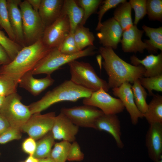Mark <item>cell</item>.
Segmentation results:
<instances>
[{
	"mask_svg": "<svg viewBox=\"0 0 162 162\" xmlns=\"http://www.w3.org/2000/svg\"><path fill=\"white\" fill-rule=\"evenodd\" d=\"M99 52L103 58V67L108 76V85L110 88L120 86L125 82L133 83L143 76L144 67L130 64L120 58L109 47H100Z\"/></svg>",
	"mask_w": 162,
	"mask_h": 162,
	"instance_id": "cell-1",
	"label": "cell"
},
{
	"mask_svg": "<svg viewBox=\"0 0 162 162\" xmlns=\"http://www.w3.org/2000/svg\"><path fill=\"white\" fill-rule=\"evenodd\" d=\"M52 49L46 47L41 39L31 45L23 47L13 61L1 65L0 74L6 75L18 83L22 76L32 70Z\"/></svg>",
	"mask_w": 162,
	"mask_h": 162,
	"instance_id": "cell-2",
	"label": "cell"
},
{
	"mask_svg": "<svg viewBox=\"0 0 162 162\" xmlns=\"http://www.w3.org/2000/svg\"><path fill=\"white\" fill-rule=\"evenodd\" d=\"M93 92L75 84L70 80H66L28 106L32 115L40 113L55 103L64 101L75 102L89 97Z\"/></svg>",
	"mask_w": 162,
	"mask_h": 162,
	"instance_id": "cell-3",
	"label": "cell"
},
{
	"mask_svg": "<svg viewBox=\"0 0 162 162\" xmlns=\"http://www.w3.org/2000/svg\"><path fill=\"white\" fill-rule=\"evenodd\" d=\"M96 49L94 46H89L72 54L61 53L57 48L53 49L39 61L32 70V73L33 75L46 74L50 75L64 64L80 58L94 55L96 53Z\"/></svg>",
	"mask_w": 162,
	"mask_h": 162,
	"instance_id": "cell-4",
	"label": "cell"
},
{
	"mask_svg": "<svg viewBox=\"0 0 162 162\" xmlns=\"http://www.w3.org/2000/svg\"><path fill=\"white\" fill-rule=\"evenodd\" d=\"M71 75L70 80L75 84L94 91L102 88L107 92V82L100 78L88 63L76 60L68 63Z\"/></svg>",
	"mask_w": 162,
	"mask_h": 162,
	"instance_id": "cell-5",
	"label": "cell"
},
{
	"mask_svg": "<svg viewBox=\"0 0 162 162\" xmlns=\"http://www.w3.org/2000/svg\"><path fill=\"white\" fill-rule=\"evenodd\" d=\"M19 7L22 14L25 46L31 45L41 39L45 28L38 12L33 9L27 0L21 1Z\"/></svg>",
	"mask_w": 162,
	"mask_h": 162,
	"instance_id": "cell-6",
	"label": "cell"
},
{
	"mask_svg": "<svg viewBox=\"0 0 162 162\" xmlns=\"http://www.w3.org/2000/svg\"><path fill=\"white\" fill-rule=\"evenodd\" d=\"M21 97L16 92L5 98L0 113L9 123L10 127L20 130L32 114L28 106L21 102Z\"/></svg>",
	"mask_w": 162,
	"mask_h": 162,
	"instance_id": "cell-7",
	"label": "cell"
},
{
	"mask_svg": "<svg viewBox=\"0 0 162 162\" xmlns=\"http://www.w3.org/2000/svg\"><path fill=\"white\" fill-rule=\"evenodd\" d=\"M61 112L79 127L94 129L96 120L104 114L97 108L86 105L70 108L63 107L61 109Z\"/></svg>",
	"mask_w": 162,
	"mask_h": 162,
	"instance_id": "cell-8",
	"label": "cell"
},
{
	"mask_svg": "<svg viewBox=\"0 0 162 162\" xmlns=\"http://www.w3.org/2000/svg\"><path fill=\"white\" fill-rule=\"evenodd\" d=\"M84 105L98 107L105 114H117L122 112L125 107L121 100L110 95L102 88L93 92L90 96L84 98Z\"/></svg>",
	"mask_w": 162,
	"mask_h": 162,
	"instance_id": "cell-9",
	"label": "cell"
},
{
	"mask_svg": "<svg viewBox=\"0 0 162 162\" xmlns=\"http://www.w3.org/2000/svg\"><path fill=\"white\" fill-rule=\"evenodd\" d=\"M70 33V26L67 15L61 13L55 22L45 28L41 40L46 47L57 48Z\"/></svg>",
	"mask_w": 162,
	"mask_h": 162,
	"instance_id": "cell-10",
	"label": "cell"
},
{
	"mask_svg": "<svg viewBox=\"0 0 162 162\" xmlns=\"http://www.w3.org/2000/svg\"><path fill=\"white\" fill-rule=\"evenodd\" d=\"M56 116L55 112L32 114L20 130L27 133L34 140L41 139L51 130Z\"/></svg>",
	"mask_w": 162,
	"mask_h": 162,
	"instance_id": "cell-11",
	"label": "cell"
},
{
	"mask_svg": "<svg viewBox=\"0 0 162 162\" xmlns=\"http://www.w3.org/2000/svg\"><path fill=\"white\" fill-rule=\"evenodd\" d=\"M98 31L97 36L100 43L103 46L115 49L117 48L121 40L123 31L113 17L102 22Z\"/></svg>",
	"mask_w": 162,
	"mask_h": 162,
	"instance_id": "cell-12",
	"label": "cell"
},
{
	"mask_svg": "<svg viewBox=\"0 0 162 162\" xmlns=\"http://www.w3.org/2000/svg\"><path fill=\"white\" fill-rule=\"evenodd\" d=\"M144 32L143 30L139 29L135 25L123 31L120 41L123 51L125 52H139L142 53L146 49L149 52L154 53L151 47L142 40Z\"/></svg>",
	"mask_w": 162,
	"mask_h": 162,
	"instance_id": "cell-13",
	"label": "cell"
},
{
	"mask_svg": "<svg viewBox=\"0 0 162 162\" xmlns=\"http://www.w3.org/2000/svg\"><path fill=\"white\" fill-rule=\"evenodd\" d=\"M79 127L62 112L56 116L51 131L55 140L70 142L75 141Z\"/></svg>",
	"mask_w": 162,
	"mask_h": 162,
	"instance_id": "cell-14",
	"label": "cell"
},
{
	"mask_svg": "<svg viewBox=\"0 0 162 162\" xmlns=\"http://www.w3.org/2000/svg\"><path fill=\"white\" fill-rule=\"evenodd\" d=\"M132 85L128 82H125L120 86L112 89V93L119 98L129 113L132 124L136 125L140 118L144 115L139 110L135 104L131 89Z\"/></svg>",
	"mask_w": 162,
	"mask_h": 162,
	"instance_id": "cell-15",
	"label": "cell"
},
{
	"mask_svg": "<svg viewBox=\"0 0 162 162\" xmlns=\"http://www.w3.org/2000/svg\"><path fill=\"white\" fill-rule=\"evenodd\" d=\"M146 145L148 156L154 162L162 158V123L149 124Z\"/></svg>",
	"mask_w": 162,
	"mask_h": 162,
	"instance_id": "cell-16",
	"label": "cell"
},
{
	"mask_svg": "<svg viewBox=\"0 0 162 162\" xmlns=\"http://www.w3.org/2000/svg\"><path fill=\"white\" fill-rule=\"evenodd\" d=\"M94 129L109 133L114 139L117 147L120 148H123L120 122L116 114H104L100 116L95 122Z\"/></svg>",
	"mask_w": 162,
	"mask_h": 162,
	"instance_id": "cell-17",
	"label": "cell"
},
{
	"mask_svg": "<svg viewBox=\"0 0 162 162\" xmlns=\"http://www.w3.org/2000/svg\"><path fill=\"white\" fill-rule=\"evenodd\" d=\"M54 80L50 75L41 79H36L33 76L32 70L24 74L21 78L18 84L20 87L27 90L32 95L37 96L52 85Z\"/></svg>",
	"mask_w": 162,
	"mask_h": 162,
	"instance_id": "cell-18",
	"label": "cell"
},
{
	"mask_svg": "<svg viewBox=\"0 0 162 162\" xmlns=\"http://www.w3.org/2000/svg\"><path fill=\"white\" fill-rule=\"evenodd\" d=\"M64 1L63 0H41L38 13L45 28L60 16Z\"/></svg>",
	"mask_w": 162,
	"mask_h": 162,
	"instance_id": "cell-19",
	"label": "cell"
},
{
	"mask_svg": "<svg viewBox=\"0 0 162 162\" xmlns=\"http://www.w3.org/2000/svg\"><path fill=\"white\" fill-rule=\"evenodd\" d=\"M20 0H7L10 22L14 34L16 42L23 47L24 42L22 14L19 8Z\"/></svg>",
	"mask_w": 162,
	"mask_h": 162,
	"instance_id": "cell-20",
	"label": "cell"
},
{
	"mask_svg": "<svg viewBox=\"0 0 162 162\" xmlns=\"http://www.w3.org/2000/svg\"><path fill=\"white\" fill-rule=\"evenodd\" d=\"M131 63L133 65L143 66L145 71L143 76L148 77L162 74V52L157 55L153 54L146 56L141 60L134 55L130 58Z\"/></svg>",
	"mask_w": 162,
	"mask_h": 162,
	"instance_id": "cell-21",
	"label": "cell"
},
{
	"mask_svg": "<svg viewBox=\"0 0 162 162\" xmlns=\"http://www.w3.org/2000/svg\"><path fill=\"white\" fill-rule=\"evenodd\" d=\"M61 13L68 16L70 22V32L73 34L82 20L83 9L78 6L75 0H64Z\"/></svg>",
	"mask_w": 162,
	"mask_h": 162,
	"instance_id": "cell-22",
	"label": "cell"
},
{
	"mask_svg": "<svg viewBox=\"0 0 162 162\" xmlns=\"http://www.w3.org/2000/svg\"><path fill=\"white\" fill-rule=\"evenodd\" d=\"M146 112L144 114L148 123H162V96L154 94Z\"/></svg>",
	"mask_w": 162,
	"mask_h": 162,
	"instance_id": "cell-23",
	"label": "cell"
},
{
	"mask_svg": "<svg viewBox=\"0 0 162 162\" xmlns=\"http://www.w3.org/2000/svg\"><path fill=\"white\" fill-rule=\"evenodd\" d=\"M114 13V18L118 22L123 31L133 25L131 16L132 8L127 1L119 4Z\"/></svg>",
	"mask_w": 162,
	"mask_h": 162,
	"instance_id": "cell-24",
	"label": "cell"
},
{
	"mask_svg": "<svg viewBox=\"0 0 162 162\" xmlns=\"http://www.w3.org/2000/svg\"><path fill=\"white\" fill-rule=\"evenodd\" d=\"M74 38L76 46L80 51L87 46H94L95 38L89 28L79 24L74 33Z\"/></svg>",
	"mask_w": 162,
	"mask_h": 162,
	"instance_id": "cell-25",
	"label": "cell"
},
{
	"mask_svg": "<svg viewBox=\"0 0 162 162\" xmlns=\"http://www.w3.org/2000/svg\"><path fill=\"white\" fill-rule=\"evenodd\" d=\"M55 140L51 131L37 143L36 150L33 156L38 159L49 157L52 147L55 143Z\"/></svg>",
	"mask_w": 162,
	"mask_h": 162,
	"instance_id": "cell-26",
	"label": "cell"
},
{
	"mask_svg": "<svg viewBox=\"0 0 162 162\" xmlns=\"http://www.w3.org/2000/svg\"><path fill=\"white\" fill-rule=\"evenodd\" d=\"M131 89L136 106L144 115L148 107V104L146 101L148 93L141 85L139 79L134 81Z\"/></svg>",
	"mask_w": 162,
	"mask_h": 162,
	"instance_id": "cell-27",
	"label": "cell"
},
{
	"mask_svg": "<svg viewBox=\"0 0 162 162\" xmlns=\"http://www.w3.org/2000/svg\"><path fill=\"white\" fill-rule=\"evenodd\" d=\"M143 30L149 39L144 40V42L149 45L154 53H157L158 50L162 51V27L154 28L143 25Z\"/></svg>",
	"mask_w": 162,
	"mask_h": 162,
	"instance_id": "cell-28",
	"label": "cell"
},
{
	"mask_svg": "<svg viewBox=\"0 0 162 162\" xmlns=\"http://www.w3.org/2000/svg\"><path fill=\"white\" fill-rule=\"evenodd\" d=\"M71 145V142L64 140L55 143L49 157L55 162H65Z\"/></svg>",
	"mask_w": 162,
	"mask_h": 162,
	"instance_id": "cell-29",
	"label": "cell"
},
{
	"mask_svg": "<svg viewBox=\"0 0 162 162\" xmlns=\"http://www.w3.org/2000/svg\"><path fill=\"white\" fill-rule=\"evenodd\" d=\"M0 27L4 30L11 40L16 42L10 22L6 0H0Z\"/></svg>",
	"mask_w": 162,
	"mask_h": 162,
	"instance_id": "cell-30",
	"label": "cell"
},
{
	"mask_svg": "<svg viewBox=\"0 0 162 162\" xmlns=\"http://www.w3.org/2000/svg\"><path fill=\"white\" fill-rule=\"evenodd\" d=\"M0 44L3 47L11 59L13 61L23 47L16 42L11 40L0 30Z\"/></svg>",
	"mask_w": 162,
	"mask_h": 162,
	"instance_id": "cell-31",
	"label": "cell"
},
{
	"mask_svg": "<svg viewBox=\"0 0 162 162\" xmlns=\"http://www.w3.org/2000/svg\"><path fill=\"white\" fill-rule=\"evenodd\" d=\"M77 4L81 8L83 11V16L80 24L84 26L88 19L92 14L95 13L100 5L101 0H75Z\"/></svg>",
	"mask_w": 162,
	"mask_h": 162,
	"instance_id": "cell-32",
	"label": "cell"
},
{
	"mask_svg": "<svg viewBox=\"0 0 162 162\" xmlns=\"http://www.w3.org/2000/svg\"><path fill=\"white\" fill-rule=\"evenodd\" d=\"M142 86L147 90L149 95L153 96V90L162 91V74L148 77H142L139 79Z\"/></svg>",
	"mask_w": 162,
	"mask_h": 162,
	"instance_id": "cell-33",
	"label": "cell"
},
{
	"mask_svg": "<svg viewBox=\"0 0 162 162\" xmlns=\"http://www.w3.org/2000/svg\"><path fill=\"white\" fill-rule=\"evenodd\" d=\"M18 84L9 76L0 74V96L5 97L16 93Z\"/></svg>",
	"mask_w": 162,
	"mask_h": 162,
	"instance_id": "cell-34",
	"label": "cell"
},
{
	"mask_svg": "<svg viewBox=\"0 0 162 162\" xmlns=\"http://www.w3.org/2000/svg\"><path fill=\"white\" fill-rule=\"evenodd\" d=\"M146 11L149 20L161 22L162 0H146Z\"/></svg>",
	"mask_w": 162,
	"mask_h": 162,
	"instance_id": "cell-35",
	"label": "cell"
},
{
	"mask_svg": "<svg viewBox=\"0 0 162 162\" xmlns=\"http://www.w3.org/2000/svg\"><path fill=\"white\" fill-rule=\"evenodd\" d=\"M57 48L61 53L66 54H72L80 52L76 45L73 34L70 32Z\"/></svg>",
	"mask_w": 162,
	"mask_h": 162,
	"instance_id": "cell-36",
	"label": "cell"
},
{
	"mask_svg": "<svg viewBox=\"0 0 162 162\" xmlns=\"http://www.w3.org/2000/svg\"><path fill=\"white\" fill-rule=\"evenodd\" d=\"M132 9L135 12L134 25H136L139 21L147 14L146 0H130L129 2Z\"/></svg>",
	"mask_w": 162,
	"mask_h": 162,
	"instance_id": "cell-37",
	"label": "cell"
},
{
	"mask_svg": "<svg viewBox=\"0 0 162 162\" xmlns=\"http://www.w3.org/2000/svg\"><path fill=\"white\" fill-rule=\"evenodd\" d=\"M125 0H105L102 1L98 13V22L96 30L98 31L101 25V20L104 14L109 9L116 7Z\"/></svg>",
	"mask_w": 162,
	"mask_h": 162,
	"instance_id": "cell-38",
	"label": "cell"
},
{
	"mask_svg": "<svg viewBox=\"0 0 162 162\" xmlns=\"http://www.w3.org/2000/svg\"><path fill=\"white\" fill-rule=\"evenodd\" d=\"M21 131L11 127L0 135V144H4L13 140L21 138Z\"/></svg>",
	"mask_w": 162,
	"mask_h": 162,
	"instance_id": "cell-39",
	"label": "cell"
},
{
	"mask_svg": "<svg viewBox=\"0 0 162 162\" xmlns=\"http://www.w3.org/2000/svg\"><path fill=\"white\" fill-rule=\"evenodd\" d=\"M71 143L67 160L70 161H80L84 158V153L82 152L80 146L76 141Z\"/></svg>",
	"mask_w": 162,
	"mask_h": 162,
	"instance_id": "cell-40",
	"label": "cell"
},
{
	"mask_svg": "<svg viewBox=\"0 0 162 162\" xmlns=\"http://www.w3.org/2000/svg\"><path fill=\"white\" fill-rule=\"evenodd\" d=\"M36 144L35 140L29 137L22 142V148L26 153L29 155L33 156L36 150Z\"/></svg>",
	"mask_w": 162,
	"mask_h": 162,
	"instance_id": "cell-41",
	"label": "cell"
},
{
	"mask_svg": "<svg viewBox=\"0 0 162 162\" xmlns=\"http://www.w3.org/2000/svg\"><path fill=\"white\" fill-rule=\"evenodd\" d=\"M10 59L3 47L0 44V63L2 65L9 63Z\"/></svg>",
	"mask_w": 162,
	"mask_h": 162,
	"instance_id": "cell-42",
	"label": "cell"
},
{
	"mask_svg": "<svg viewBox=\"0 0 162 162\" xmlns=\"http://www.w3.org/2000/svg\"><path fill=\"white\" fill-rule=\"evenodd\" d=\"M10 127L8 121L0 113V135Z\"/></svg>",
	"mask_w": 162,
	"mask_h": 162,
	"instance_id": "cell-43",
	"label": "cell"
},
{
	"mask_svg": "<svg viewBox=\"0 0 162 162\" xmlns=\"http://www.w3.org/2000/svg\"><path fill=\"white\" fill-rule=\"evenodd\" d=\"M33 9L36 12H38L40 8L41 0H27Z\"/></svg>",
	"mask_w": 162,
	"mask_h": 162,
	"instance_id": "cell-44",
	"label": "cell"
},
{
	"mask_svg": "<svg viewBox=\"0 0 162 162\" xmlns=\"http://www.w3.org/2000/svg\"><path fill=\"white\" fill-rule=\"evenodd\" d=\"M38 159L34 157L33 156L29 155L26 160L25 162H38Z\"/></svg>",
	"mask_w": 162,
	"mask_h": 162,
	"instance_id": "cell-45",
	"label": "cell"
},
{
	"mask_svg": "<svg viewBox=\"0 0 162 162\" xmlns=\"http://www.w3.org/2000/svg\"><path fill=\"white\" fill-rule=\"evenodd\" d=\"M38 162H55L49 157L38 159Z\"/></svg>",
	"mask_w": 162,
	"mask_h": 162,
	"instance_id": "cell-46",
	"label": "cell"
},
{
	"mask_svg": "<svg viewBox=\"0 0 162 162\" xmlns=\"http://www.w3.org/2000/svg\"><path fill=\"white\" fill-rule=\"evenodd\" d=\"M5 98L4 97L0 96V109L3 104Z\"/></svg>",
	"mask_w": 162,
	"mask_h": 162,
	"instance_id": "cell-47",
	"label": "cell"
},
{
	"mask_svg": "<svg viewBox=\"0 0 162 162\" xmlns=\"http://www.w3.org/2000/svg\"><path fill=\"white\" fill-rule=\"evenodd\" d=\"M155 162H162V158H160V159L158 160Z\"/></svg>",
	"mask_w": 162,
	"mask_h": 162,
	"instance_id": "cell-48",
	"label": "cell"
},
{
	"mask_svg": "<svg viewBox=\"0 0 162 162\" xmlns=\"http://www.w3.org/2000/svg\"><path fill=\"white\" fill-rule=\"evenodd\" d=\"M2 65V64L1 63H0V66Z\"/></svg>",
	"mask_w": 162,
	"mask_h": 162,
	"instance_id": "cell-49",
	"label": "cell"
}]
</instances>
